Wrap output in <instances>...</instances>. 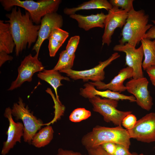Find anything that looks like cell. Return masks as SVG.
Wrapping results in <instances>:
<instances>
[{
	"label": "cell",
	"instance_id": "obj_20",
	"mask_svg": "<svg viewBox=\"0 0 155 155\" xmlns=\"http://www.w3.org/2000/svg\"><path fill=\"white\" fill-rule=\"evenodd\" d=\"M113 7L109 1L107 0H91L85 2L76 7L65 8L63 12L65 14L70 16L81 10L104 9L108 11Z\"/></svg>",
	"mask_w": 155,
	"mask_h": 155
},
{
	"label": "cell",
	"instance_id": "obj_13",
	"mask_svg": "<svg viewBox=\"0 0 155 155\" xmlns=\"http://www.w3.org/2000/svg\"><path fill=\"white\" fill-rule=\"evenodd\" d=\"M63 24L62 16L56 12L48 14L43 17L40 24L38 38L32 50L38 54L42 43L44 40L48 39L53 28L55 27L61 28Z\"/></svg>",
	"mask_w": 155,
	"mask_h": 155
},
{
	"label": "cell",
	"instance_id": "obj_4",
	"mask_svg": "<svg viewBox=\"0 0 155 155\" xmlns=\"http://www.w3.org/2000/svg\"><path fill=\"white\" fill-rule=\"evenodd\" d=\"M62 1L61 0H1L5 10H11L14 6L24 9L28 12L33 22L40 25L42 18L46 15L56 12Z\"/></svg>",
	"mask_w": 155,
	"mask_h": 155
},
{
	"label": "cell",
	"instance_id": "obj_23",
	"mask_svg": "<svg viewBox=\"0 0 155 155\" xmlns=\"http://www.w3.org/2000/svg\"><path fill=\"white\" fill-rule=\"evenodd\" d=\"M75 56H70L65 50L60 54L58 61L53 69L59 71L65 69H71L72 67Z\"/></svg>",
	"mask_w": 155,
	"mask_h": 155
},
{
	"label": "cell",
	"instance_id": "obj_17",
	"mask_svg": "<svg viewBox=\"0 0 155 155\" xmlns=\"http://www.w3.org/2000/svg\"><path fill=\"white\" fill-rule=\"evenodd\" d=\"M106 14L103 13L84 16L76 13L71 15L69 17L77 21L80 28L87 31L95 27L104 28Z\"/></svg>",
	"mask_w": 155,
	"mask_h": 155
},
{
	"label": "cell",
	"instance_id": "obj_32",
	"mask_svg": "<svg viewBox=\"0 0 155 155\" xmlns=\"http://www.w3.org/2000/svg\"><path fill=\"white\" fill-rule=\"evenodd\" d=\"M108 153L114 155L116 148L117 144L111 142L106 143L100 145Z\"/></svg>",
	"mask_w": 155,
	"mask_h": 155
},
{
	"label": "cell",
	"instance_id": "obj_7",
	"mask_svg": "<svg viewBox=\"0 0 155 155\" xmlns=\"http://www.w3.org/2000/svg\"><path fill=\"white\" fill-rule=\"evenodd\" d=\"M120 57V55L118 53L115 52L107 59L99 62L98 65L90 69L81 71L65 69L59 72L65 73L68 76L74 80L82 79L84 82L89 80L93 82L102 81L105 78L104 70L105 68Z\"/></svg>",
	"mask_w": 155,
	"mask_h": 155
},
{
	"label": "cell",
	"instance_id": "obj_8",
	"mask_svg": "<svg viewBox=\"0 0 155 155\" xmlns=\"http://www.w3.org/2000/svg\"><path fill=\"white\" fill-rule=\"evenodd\" d=\"M38 54L34 56L30 54L26 56L18 68V75L8 90L11 91L20 87L26 82H31L34 74L44 70V67L38 59Z\"/></svg>",
	"mask_w": 155,
	"mask_h": 155
},
{
	"label": "cell",
	"instance_id": "obj_18",
	"mask_svg": "<svg viewBox=\"0 0 155 155\" xmlns=\"http://www.w3.org/2000/svg\"><path fill=\"white\" fill-rule=\"evenodd\" d=\"M15 47L9 23L0 20V52L11 53Z\"/></svg>",
	"mask_w": 155,
	"mask_h": 155
},
{
	"label": "cell",
	"instance_id": "obj_1",
	"mask_svg": "<svg viewBox=\"0 0 155 155\" xmlns=\"http://www.w3.org/2000/svg\"><path fill=\"white\" fill-rule=\"evenodd\" d=\"M10 13L6 15L8 20L5 21L10 25L11 31L15 44L16 56L24 49L27 46L28 48L36 42L40 25L34 24L29 13L26 11L23 13L20 8L13 7Z\"/></svg>",
	"mask_w": 155,
	"mask_h": 155
},
{
	"label": "cell",
	"instance_id": "obj_9",
	"mask_svg": "<svg viewBox=\"0 0 155 155\" xmlns=\"http://www.w3.org/2000/svg\"><path fill=\"white\" fill-rule=\"evenodd\" d=\"M127 131L131 139L146 143L155 142V112L146 114Z\"/></svg>",
	"mask_w": 155,
	"mask_h": 155
},
{
	"label": "cell",
	"instance_id": "obj_25",
	"mask_svg": "<svg viewBox=\"0 0 155 155\" xmlns=\"http://www.w3.org/2000/svg\"><path fill=\"white\" fill-rule=\"evenodd\" d=\"M69 36L68 32L59 27H55L52 30L49 37L63 44Z\"/></svg>",
	"mask_w": 155,
	"mask_h": 155
},
{
	"label": "cell",
	"instance_id": "obj_6",
	"mask_svg": "<svg viewBox=\"0 0 155 155\" xmlns=\"http://www.w3.org/2000/svg\"><path fill=\"white\" fill-rule=\"evenodd\" d=\"M93 106V110L102 116L104 121L112 123L116 126H121L123 119L132 111H122L118 110V101L101 98L96 96L89 99Z\"/></svg>",
	"mask_w": 155,
	"mask_h": 155
},
{
	"label": "cell",
	"instance_id": "obj_37",
	"mask_svg": "<svg viewBox=\"0 0 155 155\" xmlns=\"http://www.w3.org/2000/svg\"></svg>",
	"mask_w": 155,
	"mask_h": 155
},
{
	"label": "cell",
	"instance_id": "obj_15",
	"mask_svg": "<svg viewBox=\"0 0 155 155\" xmlns=\"http://www.w3.org/2000/svg\"><path fill=\"white\" fill-rule=\"evenodd\" d=\"M133 71L131 68L127 67L121 69L118 74L108 84L102 81L89 82L96 89L99 90H109L111 91L121 92L126 90L125 86L123 84L126 79L133 78Z\"/></svg>",
	"mask_w": 155,
	"mask_h": 155
},
{
	"label": "cell",
	"instance_id": "obj_26",
	"mask_svg": "<svg viewBox=\"0 0 155 155\" xmlns=\"http://www.w3.org/2000/svg\"><path fill=\"white\" fill-rule=\"evenodd\" d=\"M133 0H110L109 2L113 7H120L128 12L134 9Z\"/></svg>",
	"mask_w": 155,
	"mask_h": 155
},
{
	"label": "cell",
	"instance_id": "obj_33",
	"mask_svg": "<svg viewBox=\"0 0 155 155\" xmlns=\"http://www.w3.org/2000/svg\"><path fill=\"white\" fill-rule=\"evenodd\" d=\"M152 84L155 87V66L148 67L146 70Z\"/></svg>",
	"mask_w": 155,
	"mask_h": 155
},
{
	"label": "cell",
	"instance_id": "obj_21",
	"mask_svg": "<svg viewBox=\"0 0 155 155\" xmlns=\"http://www.w3.org/2000/svg\"><path fill=\"white\" fill-rule=\"evenodd\" d=\"M141 42L144 56L142 67L146 70L150 67L155 66V40L143 38Z\"/></svg>",
	"mask_w": 155,
	"mask_h": 155
},
{
	"label": "cell",
	"instance_id": "obj_10",
	"mask_svg": "<svg viewBox=\"0 0 155 155\" xmlns=\"http://www.w3.org/2000/svg\"><path fill=\"white\" fill-rule=\"evenodd\" d=\"M149 82L144 77L133 78L126 84V90L136 99L137 104L142 108L150 111L153 104L152 98L148 89Z\"/></svg>",
	"mask_w": 155,
	"mask_h": 155
},
{
	"label": "cell",
	"instance_id": "obj_14",
	"mask_svg": "<svg viewBox=\"0 0 155 155\" xmlns=\"http://www.w3.org/2000/svg\"><path fill=\"white\" fill-rule=\"evenodd\" d=\"M4 116L7 118L9 122V126L6 132L7 135L6 140L3 143L1 154L6 155L10 150L13 148L17 142H21V138L24 135V126L20 122H15L12 118L11 109L7 108L4 114Z\"/></svg>",
	"mask_w": 155,
	"mask_h": 155
},
{
	"label": "cell",
	"instance_id": "obj_11",
	"mask_svg": "<svg viewBox=\"0 0 155 155\" xmlns=\"http://www.w3.org/2000/svg\"><path fill=\"white\" fill-rule=\"evenodd\" d=\"M113 50L125 53V64L133 71V78L137 79L144 77L142 70V59L144 56L142 46L141 45L138 48L129 44H119L115 45Z\"/></svg>",
	"mask_w": 155,
	"mask_h": 155
},
{
	"label": "cell",
	"instance_id": "obj_3",
	"mask_svg": "<svg viewBox=\"0 0 155 155\" xmlns=\"http://www.w3.org/2000/svg\"><path fill=\"white\" fill-rule=\"evenodd\" d=\"M149 18L148 15L142 9L136 11L133 9L129 12L122 30L119 44L128 43L136 47L147 31L153 26L148 24Z\"/></svg>",
	"mask_w": 155,
	"mask_h": 155
},
{
	"label": "cell",
	"instance_id": "obj_5",
	"mask_svg": "<svg viewBox=\"0 0 155 155\" xmlns=\"http://www.w3.org/2000/svg\"><path fill=\"white\" fill-rule=\"evenodd\" d=\"M11 113L16 120L21 119L23 121L24 140L29 144H31L33 136L44 125L42 121L34 115L33 112H30L27 106H26L22 99L20 97L18 102L13 104Z\"/></svg>",
	"mask_w": 155,
	"mask_h": 155
},
{
	"label": "cell",
	"instance_id": "obj_29",
	"mask_svg": "<svg viewBox=\"0 0 155 155\" xmlns=\"http://www.w3.org/2000/svg\"><path fill=\"white\" fill-rule=\"evenodd\" d=\"M48 39L49 55L51 57H54L63 44L51 37H49Z\"/></svg>",
	"mask_w": 155,
	"mask_h": 155
},
{
	"label": "cell",
	"instance_id": "obj_31",
	"mask_svg": "<svg viewBox=\"0 0 155 155\" xmlns=\"http://www.w3.org/2000/svg\"><path fill=\"white\" fill-rule=\"evenodd\" d=\"M135 153H131L129 149L124 146L117 144L116 150L114 155H135Z\"/></svg>",
	"mask_w": 155,
	"mask_h": 155
},
{
	"label": "cell",
	"instance_id": "obj_36",
	"mask_svg": "<svg viewBox=\"0 0 155 155\" xmlns=\"http://www.w3.org/2000/svg\"><path fill=\"white\" fill-rule=\"evenodd\" d=\"M152 21L155 25V20H152ZM144 38L150 39L155 38V25L153 26L147 31Z\"/></svg>",
	"mask_w": 155,
	"mask_h": 155
},
{
	"label": "cell",
	"instance_id": "obj_27",
	"mask_svg": "<svg viewBox=\"0 0 155 155\" xmlns=\"http://www.w3.org/2000/svg\"><path fill=\"white\" fill-rule=\"evenodd\" d=\"M80 40L79 36L71 37L69 40L66 46L65 50L71 56H75V53Z\"/></svg>",
	"mask_w": 155,
	"mask_h": 155
},
{
	"label": "cell",
	"instance_id": "obj_30",
	"mask_svg": "<svg viewBox=\"0 0 155 155\" xmlns=\"http://www.w3.org/2000/svg\"><path fill=\"white\" fill-rule=\"evenodd\" d=\"M89 155H111L106 152L101 146L86 149ZM135 155H144L143 153L135 154Z\"/></svg>",
	"mask_w": 155,
	"mask_h": 155
},
{
	"label": "cell",
	"instance_id": "obj_16",
	"mask_svg": "<svg viewBox=\"0 0 155 155\" xmlns=\"http://www.w3.org/2000/svg\"><path fill=\"white\" fill-rule=\"evenodd\" d=\"M84 86V88L80 89V94L85 98L89 99L94 96H98L117 101L128 100L131 102H136L135 98L133 95H126L109 90L104 91H99L89 82L85 84Z\"/></svg>",
	"mask_w": 155,
	"mask_h": 155
},
{
	"label": "cell",
	"instance_id": "obj_12",
	"mask_svg": "<svg viewBox=\"0 0 155 155\" xmlns=\"http://www.w3.org/2000/svg\"><path fill=\"white\" fill-rule=\"evenodd\" d=\"M128 12L117 7H114L108 11L104 23V29L102 36V44L110 45L112 36L117 28H122L125 25Z\"/></svg>",
	"mask_w": 155,
	"mask_h": 155
},
{
	"label": "cell",
	"instance_id": "obj_35",
	"mask_svg": "<svg viewBox=\"0 0 155 155\" xmlns=\"http://www.w3.org/2000/svg\"><path fill=\"white\" fill-rule=\"evenodd\" d=\"M55 155H86L72 150H64L61 148L58 149L57 153Z\"/></svg>",
	"mask_w": 155,
	"mask_h": 155
},
{
	"label": "cell",
	"instance_id": "obj_34",
	"mask_svg": "<svg viewBox=\"0 0 155 155\" xmlns=\"http://www.w3.org/2000/svg\"><path fill=\"white\" fill-rule=\"evenodd\" d=\"M13 59V57L9 55L6 53L2 51L0 52V66L7 61H12Z\"/></svg>",
	"mask_w": 155,
	"mask_h": 155
},
{
	"label": "cell",
	"instance_id": "obj_28",
	"mask_svg": "<svg viewBox=\"0 0 155 155\" xmlns=\"http://www.w3.org/2000/svg\"><path fill=\"white\" fill-rule=\"evenodd\" d=\"M137 121L136 116L130 113L123 119L122 122V125L127 130H130L134 127Z\"/></svg>",
	"mask_w": 155,
	"mask_h": 155
},
{
	"label": "cell",
	"instance_id": "obj_22",
	"mask_svg": "<svg viewBox=\"0 0 155 155\" xmlns=\"http://www.w3.org/2000/svg\"><path fill=\"white\" fill-rule=\"evenodd\" d=\"M54 133L53 127L51 126L47 125L43 128L34 135L31 144L37 148L45 146L53 139Z\"/></svg>",
	"mask_w": 155,
	"mask_h": 155
},
{
	"label": "cell",
	"instance_id": "obj_2",
	"mask_svg": "<svg viewBox=\"0 0 155 155\" xmlns=\"http://www.w3.org/2000/svg\"><path fill=\"white\" fill-rule=\"evenodd\" d=\"M130 139L127 130L121 126L111 127L98 125L83 137L81 142L86 149L108 142L121 144L129 149Z\"/></svg>",
	"mask_w": 155,
	"mask_h": 155
},
{
	"label": "cell",
	"instance_id": "obj_19",
	"mask_svg": "<svg viewBox=\"0 0 155 155\" xmlns=\"http://www.w3.org/2000/svg\"><path fill=\"white\" fill-rule=\"evenodd\" d=\"M37 76L40 79L47 82L55 90L56 99L60 102L57 94V89L60 86L63 85L61 83V80L69 81V78L62 76L58 71L53 69L44 70L39 72Z\"/></svg>",
	"mask_w": 155,
	"mask_h": 155
},
{
	"label": "cell",
	"instance_id": "obj_24",
	"mask_svg": "<svg viewBox=\"0 0 155 155\" xmlns=\"http://www.w3.org/2000/svg\"><path fill=\"white\" fill-rule=\"evenodd\" d=\"M91 115V112L84 108H77L70 114L69 118L71 122L77 123L89 118Z\"/></svg>",
	"mask_w": 155,
	"mask_h": 155
}]
</instances>
